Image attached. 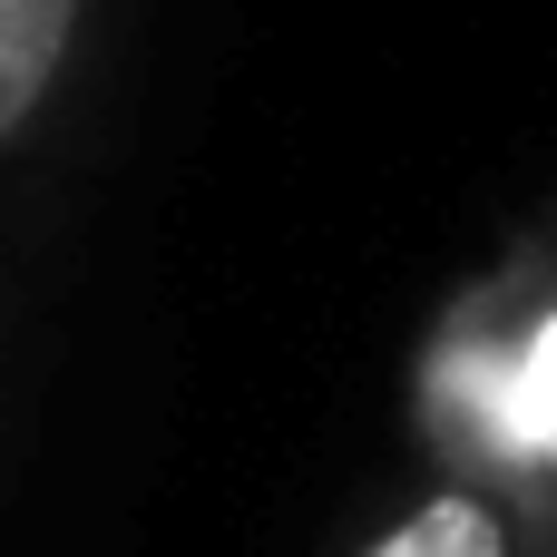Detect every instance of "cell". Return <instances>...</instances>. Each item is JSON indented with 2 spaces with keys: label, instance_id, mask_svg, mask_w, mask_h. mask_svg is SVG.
<instances>
[{
  "label": "cell",
  "instance_id": "1",
  "mask_svg": "<svg viewBox=\"0 0 557 557\" xmlns=\"http://www.w3.org/2000/svg\"><path fill=\"white\" fill-rule=\"evenodd\" d=\"M411 450L470 480L519 557H557V196L431 313L411 382Z\"/></svg>",
  "mask_w": 557,
  "mask_h": 557
},
{
  "label": "cell",
  "instance_id": "2",
  "mask_svg": "<svg viewBox=\"0 0 557 557\" xmlns=\"http://www.w3.org/2000/svg\"><path fill=\"white\" fill-rule=\"evenodd\" d=\"M108 0H0V176L59 127V108L78 98L88 39H98Z\"/></svg>",
  "mask_w": 557,
  "mask_h": 557
},
{
  "label": "cell",
  "instance_id": "3",
  "mask_svg": "<svg viewBox=\"0 0 557 557\" xmlns=\"http://www.w3.org/2000/svg\"><path fill=\"white\" fill-rule=\"evenodd\" d=\"M343 557H519V539H509V519H499L470 480L421 470V490L392 499Z\"/></svg>",
  "mask_w": 557,
  "mask_h": 557
}]
</instances>
